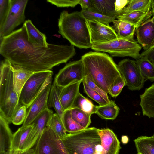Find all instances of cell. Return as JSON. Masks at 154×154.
<instances>
[{
	"label": "cell",
	"instance_id": "46",
	"mask_svg": "<svg viewBox=\"0 0 154 154\" xmlns=\"http://www.w3.org/2000/svg\"><path fill=\"white\" fill-rule=\"evenodd\" d=\"M152 13L153 17H154V0H152Z\"/></svg>",
	"mask_w": 154,
	"mask_h": 154
},
{
	"label": "cell",
	"instance_id": "2",
	"mask_svg": "<svg viewBox=\"0 0 154 154\" xmlns=\"http://www.w3.org/2000/svg\"><path fill=\"white\" fill-rule=\"evenodd\" d=\"M81 59L85 77L108 94L111 85L121 75L112 58L104 53L91 51L83 55Z\"/></svg>",
	"mask_w": 154,
	"mask_h": 154
},
{
	"label": "cell",
	"instance_id": "18",
	"mask_svg": "<svg viewBox=\"0 0 154 154\" xmlns=\"http://www.w3.org/2000/svg\"><path fill=\"white\" fill-rule=\"evenodd\" d=\"M12 64L14 86L19 98L24 85L34 72L19 65Z\"/></svg>",
	"mask_w": 154,
	"mask_h": 154
},
{
	"label": "cell",
	"instance_id": "7",
	"mask_svg": "<svg viewBox=\"0 0 154 154\" xmlns=\"http://www.w3.org/2000/svg\"><path fill=\"white\" fill-rule=\"evenodd\" d=\"M53 75L51 70L34 72L21 90L19 97L20 103L28 109L45 87L52 82Z\"/></svg>",
	"mask_w": 154,
	"mask_h": 154
},
{
	"label": "cell",
	"instance_id": "36",
	"mask_svg": "<svg viewBox=\"0 0 154 154\" xmlns=\"http://www.w3.org/2000/svg\"><path fill=\"white\" fill-rule=\"evenodd\" d=\"M82 82L84 91L87 95L98 103L99 106L105 105L109 103L99 94L90 88L83 80Z\"/></svg>",
	"mask_w": 154,
	"mask_h": 154
},
{
	"label": "cell",
	"instance_id": "42",
	"mask_svg": "<svg viewBox=\"0 0 154 154\" xmlns=\"http://www.w3.org/2000/svg\"><path fill=\"white\" fill-rule=\"evenodd\" d=\"M130 0H116L115 10L118 15H119L129 3Z\"/></svg>",
	"mask_w": 154,
	"mask_h": 154
},
{
	"label": "cell",
	"instance_id": "20",
	"mask_svg": "<svg viewBox=\"0 0 154 154\" xmlns=\"http://www.w3.org/2000/svg\"><path fill=\"white\" fill-rule=\"evenodd\" d=\"M23 25L25 27L29 42L37 47H47L48 46L49 43L47 42L45 34L38 30L31 20H26Z\"/></svg>",
	"mask_w": 154,
	"mask_h": 154
},
{
	"label": "cell",
	"instance_id": "30",
	"mask_svg": "<svg viewBox=\"0 0 154 154\" xmlns=\"http://www.w3.org/2000/svg\"><path fill=\"white\" fill-rule=\"evenodd\" d=\"M135 63L144 81H154V64L147 59L141 57Z\"/></svg>",
	"mask_w": 154,
	"mask_h": 154
},
{
	"label": "cell",
	"instance_id": "39",
	"mask_svg": "<svg viewBox=\"0 0 154 154\" xmlns=\"http://www.w3.org/2000/svg\"><path fill=\"white\" fill-rule=\"evenodd\" d=\"M11 0H0V28L2 26L8 14Z\"/></svg>",
	"mask_w": 154,
	"mask_h": 154
},
{
	"label": "cell",
	"instance_id": "3",
	"mask_svg": "<svg viewBox=\"0 0 154 154\" xmlns=\"http://www.w3.org/2000/svg\"><path fill=\"white\" fill-rule=\"evenodd\" d=\"M58 32L71 45L80 49L91 48L90 34L86 20L81 11L61 12L58 21Z\"/></svg>",
	"mask_w": 154,
	"mask_h": 154
},
{
	"label": "cell",
	"instance_id": "6",
	"mask_svg": "<svg viewBox=\"0 0 154 154\" xmlns=\"http://www.w3.org/2000/svg\"><path fill=\"white\" fill-rule=\"evenodd\" d=\"M91 49L97 52L109 53L112 57H131L136 60L140 58L142 48L134 39L118 38L105 43L93 45Z\"/></svg>",
	"mask_w": 154,
	"mask_h": 154
},
{
	"label": "cell",
	"instance_id": "37",
	"mask_svg": "<svg viewBox=\"0 0 154 154\" xmlns=\"http://www.w3.org/2000/svg\"><path fill=\"white\" fill-rule=\"evenodd\" d=\"M125 86H126L125 81L121 76L119 77L110 86L109 90V94L113 97H116L121 93Z\"/></svg>",
	"mask_w": 154,
	"mask_h": 154
},
{
	"label": "cell",
	"instance_id": "5",
	"mask_svg": "<svg viewBox=\"0 0 154 154\" xmlns=\"http://www.w3.org/2000/svg\"><path fill=\"white\" fill-rule=\"evenodd\" d=\"M61 139L69 154H94L101 143L98 129L95 127L67 133Z\"/></svg>",
	"mask_w": 154,
	"mask_h": 154
},
{
	"label": "cell",
	"instance_id": "23",
	"mask_svg": "<svg viewBox=\"0 0 154 154\" xmlns=\"http://www.w3.org/2000/svg\"><path fill=\"white\" fill-rule=\"evenodd\" d=\"M93 9L92 11L107 16L114 17L118 16L115 10V0H90Z\"/></svg>",
	"mask_w": 154,
	"mask_h": 154
},
{
	"label": "cell",
	"instance_id": "48",
	"mask_svg": "<svg viewBox=\"0 0 154 154\" xmlns=\"http://www.w3.org/2000/svg\"><path fill=\"white\" fill-rule=\"evenodd\" d=\"M152 136L154 138V134Z\"/></svg>",
	"mask_w": 154,
	"mask_h": 154
},
{
	"label": "cell",
	"instance_id": "22",
	"mask_svg": "<svg viewBox=\"0 0 154 154\" xmlns=\"http://www.w3.org/2000/svg\"><path fill=\"white\" fill-rule=\"evenodd\" d=\"M9 124L0 115V154H3L11 149L13 134Z\"/></svg>",
	"mask_w": 154,
	"mask_h": 154
},
{
	"label": "cell",
	"instance_id": "26",
	"mask_svg": "<svg viewBox=\"0 0 154 154\" xmlns=\"http://www.w3.org/2000/svg\"><path fill=\"white\" fill-rule=\"evenodd\" d=\"M62 88L57 85L54 82L51 85L48 102V107H53L63 123L64 110L61 105L60 95Z\"/></svg>",
	"mask_w": 154,
	"mask_h": 154
},
{
	"label": "cell",
	"instance_id": "33",
	"mask_svg": "<svg viewBox=\"0 0 154 154\" xmlns=\"http://www.w3.org/2000/svg\"><path fill=\"white\" fill-rule=\"evenodd\" d=\"M80 11L87 20L96 21L108 26L116 18L89 10H81Z\"/></svg>",
	"mask_w": 154,
	"mask_h": 154
},
{
	"label": "cell",
	"instance_id": "44",
	"mask_svg": "<svg viewBox=\"0 0 154 154\" xmlns=\"http://www.w3.org/2000/svg\"><path fill=\"white\" fill-rule=\"evenodd\" d=\"M79 4L81 5L82 10L92 11L93 9L90 0H80Z\"/></svg>",
	"mask_w": 154,
	"mask_h": 154
},
{
	"label": "cell",
	"instance_id": "28",
	"mask_svg": "<svg viewBox=\"0 0 154 154\" xmlns=\"http://www.w3.org/2000/svg\"><path fill=\"white\" fill-rule=\"evenodd\" d=\"M134 141L138 153L154 154V138L152 136H141Z\"/></svg>",
	"mask_w": 154,
	"mask_h": 154
},
{
	"label": "cell",
	"instance_id": "15",
	"mask_svg": "<svg viewBox=\"0 0 154 154\" xmlns=\"http://www.w3.org/2000/svg\"><path fill=\"white\" fill-rule=\"evenodd\" d=\"M53 111L48 108L42 112L32 123L33 128L29 137L26 150L32 148L37 141L44 129L47 126L48 122Z\"/></svg>",
	"mask_w": 154,
	"mask_h": 154
},
{
	"label": "cell",
	"instance_id": "12",
	"mask_svg": "<svg viewBox=\"0 0 154 154\" xmlns=\"http://www.w3.org/2000/svg\"><path fill=\"white\" fill-rule=\"evenodd\" d=\"M92 45L105 43L118 38L113 28L95 21L86 20Z\"/></svg>",
	"mask_w": 154,
	"mask_h": 154
},
{
	"label": "cell",
	"instance_id": "38",
	"mask_svg": "<svg viewBox=\"0 0 154 154\" xmlns=\"http://www.w3.org/2000/svg\"><path fill=\"white\" fill-rule=\"evenodd\" d=\"M27 109V107L25 105H21L15 113L12 123L15 125H19L23 124L26 116Z\"/></svg>",
	"mask_w": 154,
	"mask_h": 154
},
{
	"label": "cell",
	"instance_id": "47",
	"mask_svg": "<svg viewBox=\"0 0 154 154\" xmlns=\"http://www.w3.org/2000/svg\"><path fill=\"white\" fill-rule=\"evenodd\" d=\"M13 150L11 149L3 154H11Z\"/></svg>",
	"mask_w": 154,
	"mask_h": 154
},
{
	"label": "cell",
	"instance_id": "19",
	"mask_svg": "<svg viewBox=\"0 0 154 154\" xmlns=\"http://www.w3.org/2000/svg\"><path fill=\"white\" fill-rule=\"evenodd\" d=\"M31 124L21 126L13 134L11 149L15 151H25L29 137L33 128Z\"/></svg>",
	"mask_w": 154,
	"mask_h": 154
},
{
	"label": "cell",
	"instance_id": "49",
	"mask_svg": "<svg viewBox=\"0 0 154 154\" xmlns=\"http://www.w3.org/2000/svg\"><path fill=\"white\" fill-rule=\"evenodd\" d=\"M137 154H141L139 153H137Z\"/></svg>",
	"mask_w": 154,
	"mask_h": 154
},
{
	"label": "cell",
	"instance_id": "14",
	"mask_svg": "<svg viewBox=\"0 0 154 154\" xmlns=\"http://www.w3.org/2000/svg\"><path fill=\"white\" fill-rule=\"evenodd\" d=\"M101 143L94 154H118L121 149L120 143L113 131L109 128L98 129Z\"/></svg>",
	"mask_w": 154,
	"mask_h": 154
},
{
	"label": "cell",
	"instance_id": "4",
	"mask_svg": "<svg viewBox=\"0 0 154 154\" xmlns=\"http://www.w3.org/2000/svg\"><path fill=\"white\" fill-rule=\"evenodd\" d=\"M0 115L9 124L21 105L14 85L11 63L5 59L0 68Z\"/></svg>",
	"mask_w": 154,
	"mask_h": 154
},
{
	"label": "cell",
	"instance_id": "45",
	"mask_svg": "<svg viewBox=\"0 0 154 154\" xmlns=\"http://www.w3.org/2000/svg\"><path fill=\"white\" fill-rule=\"evenodd\" d=\"M11 154H35V149L31 148L25 151H15L13 150Z\"/></svg>",
	"mask_w": 154,
	"mask_h": 154
},
{
	"label": "cell",
	"instance_id": "40",
	"mask_svg": "<svg viewBox=\"0 0 154 154\" xmlns=\"http://www.w3.org/2000/svg\"><path fill=\"white\" fill-rule=\"evenodd\" d=\"M80 0H47V1L59 7H74Z\"/></svg>",
	"mask_w": 154,
	"mask_h": 154
},
{
	"label": "cell",
	"instance_id": "9",
	"mask_svg": "<svg viewBox=\"0 0 154 154\" xmlns=\"http://www.w3.org/2000/svg\"><path fill=\"white\" fill-rule=\"evenodd\" d=\"M28 0H11L9 10L2 27L0 28V39L10 34L14 29L24 22L25 11Z\"/></svg>",
	"mask_w": 154,
	"mask_h": 154
},
{
	"label": "cell",
	"instance_id": "31",
	"mask_svg": "<svg viewBox=\"0 0 154 154\" xmlns=\"http://www.w3.org/2000/svg\"><path fill=\"white\" fill-rule=\"evenodd\" d=\"M70 110L72 118L77 123L85 129L88 128L91 123V115L77 108Z\"/></svg>",
	"mask_w": 154,
	"mask_h": 154
},
{
	"label": "cell",
	"instance_id": "34",
	"mask_svg": "<svg viewBox=\"0 0 154 154\" xmlns=\"http://www.w3.org/2000/svg\"><path fill=\"white\" fill-rule=\"evenodd\" d=\"M47 126L52 129L61 139L67 134L61 120L56 113H53L51 115Z\"/></svg>",
	"mask_w": 154,
	"mask_h": 154
},
{
	"label": "cell",
	"instance_id": "24",
	"mask_svg": "<svg viewBox=\"0 0 154 154\" xmlns=\"http://www.w3.org/2000/svg\"><path fill=\"white\" fill-rule=\"evenodd\" d=\"M152 16V11L148 13L137 11L119 15L116 18L128 23L137 28L142 23L150 19Z\"/></svg>",
	"mask_w": 154,
	"mask_h": 154
},
{
	"label": "cell",
	"instance_id": "32",
	"mask_svg": "<svg viewBox=\"0 0 154 154\" xmlns=\"http://www.w3.org/2000/svg\"><path fill=\"white\" fill-rule=\"evenodd\" d=\"M96 106L79 92L71 108H77L92 115L96 113Z\"/></svg>",
	"mask_w": 154,
	"mask_h": 154
},
{
	"label": "cell",
	"instance_id": "11",
	"mask_svg": "<svg viewBox=\"0 0 154 154\" xmlns=\"http://www.w3.org/2000/svg\"><path fill=\"white\" fill-rule=\"evenodd\" d=\"M117 66L129 90H138L143 88L145 81L135 61L125 59L119 62Z\"/></svg>",
	"mask_w": 154,
	"mask_h": 154
},
{
	"label": "cell",
	"instance_id": "10",
	"mask_svg": "<svg viewBox=\"0 0 154 154\" xmlns=\"http://www.w3.org/2000/svg\"><path fill=\"white\" fill-rule=\"evenodd\" d=\"M85 77L84 66L82 59L70 62L60 70L54 82L63 88L75 82L82 81Z\"/></svg>",
	"mask_w": 154,
	"mask_h": 154
},
{
	"label": "cell",
	"instance_id": "13",
	"mask_svg": "<svg viewBox=\"0 0 154 154\" xmlns=\"http://www.w3.org/2000/svg\"><path fill=\"white\" fill-rule=\"evenodd\" d=\"M51 84V82L45 87L28 108L26 119L22 126L31 124L42 112L48 108V102Z\"/></svg>",
	"mask_w": 154,
	"mask_h": 154
},
{
	"label": "cell",
	"instance_id": "1",
	"mask_svg": "<svg viewBox=\"0 0 154 154\" xmlns=\"http://www.w3.org/2000/svg\"><path fill=\"white\" fill-rule=\"evenodd\" d=\"M0 54L12 63L34 72L51 70L75 56L72 45L49 44L47 47H36L29 42L25 27L20 28L0 39Z\"/></svg>",
	"mask_w": 154,
	"mask_h": 154
},
{
	"label": "cell",
	"instance_id": "16",
	"mask_svg": "<svg viewBox=\"0 0 154 154\" xmlns=\"http://www.w3.org/2000/svg\"><path fill=\"white\" fill-rule=\"evenodd\" d=\"M137 42L145 51L154 45V17L149 19L136 28Z\"/></svg>",
	"mask_w": 154,
	"mask_h": 154
},
{
	"label": "cell",
	"instance_id": "27",
	"mask_svg": "<svg viewBox=\"0 0 154 154\" xmlns=\"http://www.w3.org/2000/svg\"><path fill=\"white\" fill-rule=\"evenodd\" d=\"M119 110L115 101L111 100L105 105L97 106L96 114L102 119L113 120L117 117Z\"/></svg>",
	"mask_w": 154,
	"mask_h": 154
},
{
	"label": "cell",
	"instance_id": "21",
	"mask_svg": "<svg viewBox=\"0 0 154 154\" xmlns=\"http://www.w3.org/2000/svg\"><path fill=\"white\" fill-rule=\"evenodd\" d=\"M140 105L144 116L154 118V84L140 96Z\"/></svg>",
	"mask_w": 154,
	"mask_h": 154
},
{
	"label": "cell",
	"instance_id": "41",
	"mask_svg": "<svg viewBox=\"0 0 154 154\" xmlns=\"http://www.w3.org/2000/svg\"><path fill=\"white\" fill-rule=\"evenodd\" d=\"M83 80L90 88L102 96L108 103L110 102V100L109 98L108 94L97 85L91 80L87 77H85Z\"/></svg>",
	"mask_w": 154,
	"mask_h": 154
},
{
	"label": "cell",
	"instance_id": "8",
	"mask_svg": "<svg viewBox=\"0 0 154 154\" xmlns=\"http://www.w3.org/2000/svg\"><path fill=\"white\" fill-rule=\"evenodd\" d=\"M35 154H69L60 137L47 126L38 138Z\"/></svg>",
	"mask_w": 154,
	"mask_h": 154
},
{
	"label": "cell",
	"instance_id": "25",
	"mask_svg": "<svg viewBox=\"0 0 154 154\" xmlns=\"http://www.w3.org/2000/svg\"><path fill=\"white\" fill-rule=\"evenodd\" d=\"M112 28L118 38L126 39H134L136 27L132 24L121 20H115L112 22Z\"/></svg>",
	"mask_w": 154,
	"mask_h": 154
},
{
	"label": "cell",
	"instance_id": "43",
	"mask_svg": "<svg viewBox=\"0 0 154 154\" xmlns=\"http://www.w3.org/2000/svg\"><path fill=\"white\" fill-rule=\"evenodd\" d=\"M140 55L141 57L147 59L154 64V45L142 52Z\"/></svg>",
	"mask_w": 154,
	"mask_h": 154
},
{
	"label": "cell",
	"instance_id": "29",
	"mask_svg": "<svg viewBox=\"0 0 154 154\" xmlns=\"http://www.w3.org/2000/svg\"><path fill=\"white\" fill-rule=\"evenodd\" d=\"M152 0H130L128 5L119 15L137 11L149 12L152 11Z\"/></svg>",
	"mask_w": 154,
	"mask_h": 154
},
{
	"label": "cell",
	"instance_id": "17",
	"mask_svg": "<svg viewBox=\"0 0 154 154\" xmlns=\"http://www.w3.org/2000/svg\"><path fill=\"white\" fill-rule=\"evenodd\" d=\"M82 82H75L62 88L60 98L64 111L71 108L79 92V86Z\"/></svg>",
	"mask_w": 154,
	"mask_h": 154
},
{
	"label": "cell",
	"instance_id": "35",
	"mask_svg": "<svg viewBox=\"0 0 154 154\" xmlns=\"http://www.w3.org/2000/svg\"><path fill=\"white\" fill-rule=\"evenodd\" d=\"M63 123L66 132L69 133H74L85 129L72 119L70 109L64 111Z\"/></svg>",
	"mask_w": 154,
	"mask_h": 154
}]
</instances>
